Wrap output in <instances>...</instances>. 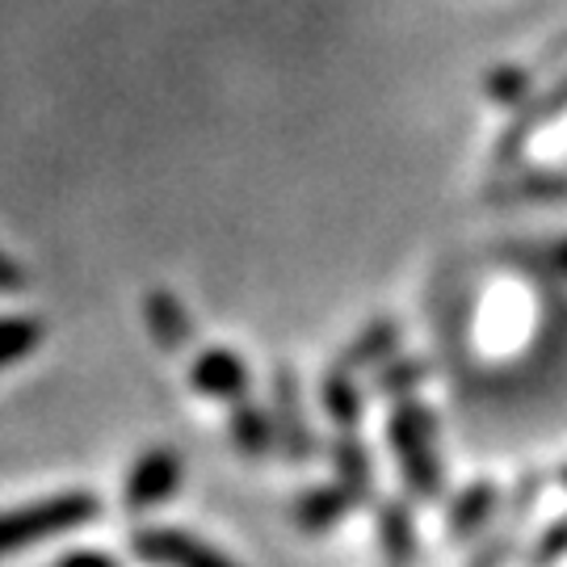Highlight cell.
Here are the masks:
<instances>
[{"label":"cell","mask_w":567,"mask_h":567,"mask_svg":"<svg viewBox=\"0 0 567 567\" xmlns=\"http://www.w3.org/2000/svg\"><path fill=\"white\" fill-rule=\"evenodd\" d=\"M534 72H538V63H526V68H496V72H487V81H484L487 102H496V105H522L529 97Z\"/></svg>","instance_id":"d6986e66"},{"label":"cell","mask_w":567,"mask_h":567,"mask_svg":"<svg viewBox=\"0 0 567 567\" xmlns=\"http://www.w3.org/2000/svg\"><path fill=\"white\" fill-rule=\"evenodd\" d=\"M55 567H122L114 555H105V550H68L55 559Z\"/></svg>","instance_id":"ffe728a7"},{"label":"cell","mask_w":567,"mask_h":567,"mask_svg":"<svg viewBox=\"0 0 567 567\" xmlns=\"http://www.w3.org/2000/svg\"><path fill=\"white\" fill-rule=\"evenodd\" d=\"M97 517H102V501H97V492H84V487H72L60 496H42L34 505L9 508V513H0V559L34 547V543H47L55 534L93 526Z\"/></svg>","instance_id":"7a4b0ae2"},{"label":"cell","mask_w":567,"mask_h":567,"mask_svg":"<svg viewBox=\"0 0 567 567\" xmlns=\"http://www.w3.org/2000/svg\"><path fill=\"white\" fill-rule=\"evenodd\" d=\"M386 446L400 466L404 496L412 505H433L446 496V466H442V450H437V412L425 400H416V395L391 400Z\"/></svg>","instance_id":"6da1fadb"},{"label":"cell","mask_w":567,"mask_h":567,"mask_svg":"<svg viewBox=\"0 0 567 567\" xmlns=\"http://www.w3.org/2000/svg\"><path fill=\"white\" fill-rule=\"evenodd\" d=\"M328 463H332V475L337 484L362 505H374L379 501V471H374V454L358 437V429H337L332 442H328Z\"/></svg>","instance_id":"9c48e42d"},{"label":"cell","mask_w":567,"mask_h":567,"mask_svg":"<svg viewBox=\"0 0 567 567\" xmlns=\"http://www.w3.org/2000/svg\"><path fill=\"white\" fill-rule=\"evenodd\" d=\"M564 559H567V513H559L522 550V567H559Z\"/></svg>","instance_id":"ac0fdd59"},{"label":"cell","mask_w":567,"mask_h":567,"mask_svg":"<svg viewBox=\"0 0 567 567\" xmlns=\"http://www.w3.org/2000/svg\"><path fill=\"white\" fill-rule=\"evenodd\" d=\"M227 437L231 446L240 450L248 463H265L269 454H278V437H274V416L269 408L240 400V404H227Z\"/></svg>","instance_id":"4fadbf2b"},{"label":"cell","mask_w":567,"mask_h":567,"mask_svg":"<svg viewBox=\"0 0 567 567\" xmlns=\"http://www.w3.org/2000/svg\"><path fill=\"white\" fill-rule=\"evenodd\" d=\"M269 416H274V437H278V454L290 466L316 463L320 442H316V429L307 416L303 383L290 365H278L274 379H269Z\"/></svg>","instance_id":"277c9868"},{"label":"cell","mask_w":567,"mask_h":567,"mask_svg":"<svg viewBox=\"0 0 567 567\" xmlns=\"http://www.w3.org/2000/svg\"><path fill=\"white\" fill-rule=\"evenodd\" d=\"M320 408H324L328 425L332 429H358L365 412L362 386L353 383V370L344 365H328L320 379Z\"/></svg>","instance_id":"2e32d148"},{"label":"cell","mask_w":567,"mask_h":567,"mask_svg":"<svg viewBox=\"0 0 567 567\" xmlns=\"http://www.w3.org/2000/svg\"><path fill=\"white\" fill-rule=\"evenodd\" d=\"M567 114V81H559L550 93H543V97H534V102L522 105V114L508 122L505 135L496 140V152H492V161L496 164H513L522 152H526V143L534 140V135H543L547 126H555V122Z\"/></svg>","instance_id":"8fae6325"},{"label":"cell","mask_w":567,"mask_h":567,"mask_svg":"<svg viewBox=\"0 0 567 567\" xmlns=\"http://www.w3.org/2000/svg\"><path fill=\"white\" fill-rule=\"evenodd\" d=\"M25 290V274H21V265L13 257H4L0 252V295H21Z\"/></svg>","instance_id":"44dd1931"},{"label":"cell","mask_w":567,"mask_h":567,"mask_svg":"<svg viewBox=\"0 0 567 567\" xmlns=\"http://www.w3.org/2000/svg\"><path fill=\"white\" fill-rule=\"evenodd\" d=\"M131 555L147 567H240L219 547L173 526H143L131 534Z\"/></svg>","instance_id":"5b68a950"},{"label":"cell","mask_w":567,"mask_h":567,"mask_svg":"<svg viewBox=\"0 0 567 567\" xmlns=\"http://www.w3.org/2000/svg\"><path fill=\"white\" fill-rule=\"evenodd\" d=\"M501 501H505V492L492 480H471L466 487H458L446 505V543L466 547V543L484 538L501 517Z\"/></svg>","instance_id":"52a82bcc"},{"label":"cell","mask_w":567,"mask_h":567,"mask_svg":"<svg viewBox=\"0 0 567 567\" xmlns=\"http://www.w3.org/2000/svg\"><path fill=\"white\" fill-rule=\"evenodd\" d=\"M543 487H547V475L543 471H526L513 492H505V501H501V517H496V526L484 534V543L466 555L463 567H508L513 559H522V529L526 522L534 517V508L543 501Z\"/></svg>","instance_id":"3957f363"},{"label":"cell","mask_w":567,"mask_h":567,"mask_svg":"<svg viewBox=\"0 0 567 567\" xmlns=\"http://www.w3.org/2000/svg\"><path fill=\"white\" fill-rule=\"evenodd\" d=\"M143 324H147V337L161 344L164 353H182L194 337V324L185 316L182 299L173 290H161V286L147 290V299H143Z\"/></svg>","instance_id":"5bb4252c"},{"label":"cell","mask_w":567,"mask_h":567,"mask_svg":"<svg viewBox=\"0 0 567 567\" xmlns=\"http://www.w3.org/2000/svg\"><path fill=\"white\" fill-rule=\"evenodd\" d=\"M248 383H252V374H248L244 358L231 353V349H224V344L203 349V353L189 362V386H194L198 395H206V400L240 404V400H248Z\"/></svg>","instance_id":"ba28073f"},{"label":"cell","mask_w":567,"mask_h":567,"mask_svg":"<svg viewBox=\"0 0 567 567\" xmlns=\"http://www.w3.org/2000/svg\"><path fill=\"white\" fill-rule=\"evenodd\" d=\"M550 261H555V269H564V274H567V240L550 244Z\"/></svg>","instance_id":"7402d4cb"},{"label":"cell","mask_w":567,"mask_h":567,"mask_svg":"<svg viewBox=\"0 0 567 567\" xmlns=\"http://www.w3.org/2000/svg\"><path fill=\"white\" fill-rule=\"evenodd\" d=\"M400 344H404V324H400V320H391V316H383V320H370L353 341L344 344L337 365H344V370H353V374H358V370L391 362V358L400 353Z\"/></svg>","instance_id":"9a60e30c"},{"label":"cell","mask_w":567,"mask_h":567,"mask_svg":"<svg viewBox=\"0 0 567 567\" xmlns=\"http://www.w3.org/2000/svg\"><path fill=\"white\" fill-rule=\"evenodd\" d=\"M374 538L383 550L386 567H416L421 559V529L408 496H386L374 501Z\"/></svg>","instance_id":"30bf717a"},{"label":"cell","mask_w":567,"mask_h":567,"mask_svg":"<svg viewBox=\"0 0 567 567\" xmlns=\"http://www.w3.org/2000/svg\"><path fill=\"white\" fill-rule=\"evenodd\" d=\"M353 508H358V501L341 484H316L290 501V526L299 529V534L320 538V534H332V529L341 526Z\"/></svg>","instance_id":"7c38bea8"},{"label":"cell","mask_w":567,"mask_h":567,"mask_svg":"<svg viewBox=\"0 0 567 567\" xmlns=\"http://www.w3.org/2000/svg\"><path fill=\"white\" fill-rule=\"evenodd\" d=\"M555 480H559V487H564V492H567V463L559 466V471H555Z\"/></svg>","instance_id":"603a6c76"},{"label":"cell","mask_w":567,"mask_h":567,"mask_svg":"<svg viewBox=\"0 0 567 567\" xmlns=\"http://www.w3.org/2000/svg\"><path fill=\"white\" fill-rule=\"evenodd\" d=\"M429 374H433V362H429V358L395 353L391 362L379 365V374H374V395H383V400H408V395H416V386L425 383Z\"/></svg>","instance_id":"e0dca14e"},{"label":"cell","mask_w":567,"mask_h":567,"mask_svg":"<svg viewBox=\"0 0 567 567\" xmlns=\"http://www.w3.org/2000/svg\"><path fill=\"white\" fill-rule=\"evenodd\" d=\"M185 480V463L173 446H152L143 450L135 466L126 471V484H122V505L131 513H147V508L168 505Z\"/></svg>","instance_id":"8992f818"}]
</instances>
